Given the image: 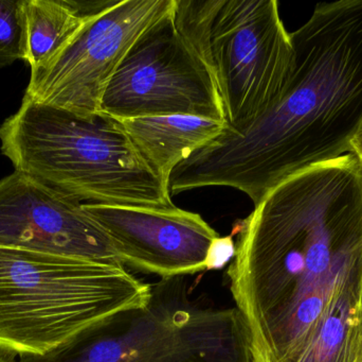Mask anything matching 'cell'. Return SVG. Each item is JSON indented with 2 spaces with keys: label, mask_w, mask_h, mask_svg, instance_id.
Masks as SVG:
<instances>
[{
  "label": "cell",
  "mask_w": 362,
  "mask_h": 362,
  "mask_svg": "<svg viewBox=\"0 0 362 362\" xmlns=\"http://www.w3.org/2000/svg\"><path fill=\"white\" fill-rule=\"evenodd\" d=\"M173 10L134 43L104 93L101 114L117 120L185 115L227 125L212 77L180 33Z\"/></svg>",
  "instance_id": "obj_7"
},
{
  "label": "cell",
  "mask_w": 362,
  "mask_h": 362,
  "mask_svg": "<svg viewBox=\"0 0 362 362\" xmlns=\"http://www.w3.org/2000/svg\"><path fill=\"white\" fill-rule=\"evenodd\" d=\"M251 358L235 308L192 293L187 276L160 278L150 303L106 319L18 362H240Z\"/></svg>",
  "instance_id": "obj_5"
},
{
  "label": "cell",
  "mask_w": 362,
  "mask_h": 362,
  "mask_svg": "<svg viewBox=\"0 0 362 362\" xmlns=\"http://www.w3.org/2000/svg\"><path fill=\"white\" fill-rule=\"evenodd\" d=\"M291 38L293 72L279 99L181 162L171 195L230 187L255 206L289 176L351 153L362 128V0L318 4Z\"/></svg>",
  "instance_id": "obj_2"
},
{
  "label": "cell",
  "mask_w": 362,
  "mask_h": 362,
  "mask_svg": "<svg viewBox=\"0 0 362 362\" xmlns=\"http://www.w3.org/2000/svg\"><path fill=\"white\" fill-rule=\"evenodd\" d=\"M240 362H253V361H252V358H248V359H247V361H240Z\"/></svg>",
  "instance_id": "obj_19"
},
{
  "label": "cell",
  "mask_w": 362,
  "mask_h": 362,
  "mask_svg": "<svg viewBox=\"0 0 362 362\" xmlns=\"http://www.w3.org/2000/svg\"><path fill=\"white\" fill-rule=\"evenodd\" d=\"M362 264L342 281L298 362H361Z\"/></svg>",
  "instance_id": "obj_12"
},
{
  "label": "cell",
  "mask_w": 362,
  "mask_h": 362,
  "mask_svg": "<svg viewBox=\"0 0 362 362\" xmlns=\"http://www.w3.org/2000/svg\"><path fill=\"white\" fill-rule=\"evenodd\" d=\"M23 0H0V68L25 61Z\"/></svg>",
  "instance_id": "obj_14"
},
{
  "label": "cell",
  "mask_w": 362,
  "mask_h": 362,
  "mask_svg": "<svg viewBox=\"0 0 362 362\" xmlns=\"http://www.w3.org/2000/svg\"><path fill=\"white\" fill-rule=\"evenodd\" d=\"M235 256V242L232 235L228 237H218L213 242L208 257H206V271L219 270L225 267Z\"/></svg>",
  "instance_id": "obj_15"
},
{
  "label": "cell",
  "mask_w": 362,
  "mask_h": 362,
  "mask_svg": "<svg viewBox=\"0 0 362 362\" xmlns=\"http://www.w3.org/2000/svg\"><path fill=\"white\" fill-rule=\"evenodd\" d=\"M119 121L138 152L168 187L181 162L218 137L227 127L221 121L185 115Z\"/></svg>",
  "instance_id": "obj_11"
},
{
  "label": "cell",
  "mask_w": 362,
  "mask_h": 362,
  "mask_svg": "<svg viewBox=\"0 0 362 362\" xmlns=\"http://www.w3.org/2000/svg\"><path fill=\"white\" fill-rule=\"evenodd\" d=\"M175 0H120L89 17L45 65L31 70L25 99L81 116L101 114V101L121 62Z\"/></svg>",
  "instance_id": "obj_8"
},
{
  "label": "cell",
  "mask_w": 362,
  "mask_h": 362,
  "mask_svg": "<svg viewBox=\"0 0 362 362\" xmlns=\"http://www.w3.org/2000/svg\"><path fill=\"white\" fill-rule=\"evenodd\" d=\"M0 150L15 171L83 204L175 208L169 187L107 115L81 116L23 98L0 125Z\"/></svg>",
  "instance_id": "obj_3"
},
{
  "label": "cell",
  "mask_w": 362,
  "mask_h": 362,
  "mask_svg": "<svg viewBox=\"0 0 362 362\" xmlns=\"http://www.w3.org/2000/svg\"><path fill=\"white\" fill-rule=\"evenodd\" d=\"M15 358L16 357L14 355L8 354V353L0 351V362H16Z\"/></svg>",
  "instance_id": "obj_17"
},
{
  "label": "cell",
  "mask_w": 362,
  "mask_h": 362,
  "mask_svg": "<svg viewBox=\"0 0 362 362\" xmlns=\"http://www.w3.org/2000/svg\"><path fill=\"white\" fill-rule=\"evenodd\" d=\"M152 291L121 264L0 247V351L45 354Z\"/></svg>",
  "instance_id": "obj_4"
},
{
  "label": "cell",
  "mask_w": 362,
  "mask_h": 362,
  "mask_svg": "<svg viewBox=\"0 0 362 362\" xmlns=\"http://www.w3.org/2000/svg\"><path fill=\"white\" fill-rule=\"evenodd\" d=\"M25 61L36 69L57 55L93 15L74 0H23Z\"/></svg>",
  "instance_id": "obj_13"
},
{
  "label": "cell",
  "mask_w": 362,
  "mask_h": 362,
  "mask_svg": "<svg viewBox=\"0 0 362 362\" xmlns=\"http://www.w3.org/2000/svg\"><path fill=\"white\" fill-rule=\"evenodd\" d=\"M0 247L122 265L84 204L18 171L0 180Z\"/></svg>",
  "instance_id": "obj_9"
},
{
  "label": "cell",
  "mask_w": 362,
  "mask_h": 362,
  "mask_svg": "<svg viewBox=\"0 0 362 362\" xmlns=\"http://www.w3.org/2000/svg\"><path fill=\"white\" fill-rule=\"evenodd\" d=\"M351 146H352L351 153L356 154L362 161V128L361 131L358 132V134L355 136L354 140H352Z\"/></svg>",
  "instance_id": "obj_16"
},
{
  "label": "cell",
  "mask_w": 362,
  "mask_h": 362,
  "mask_svg": "<svg viewBox=\"0 0 362 362\" xmlns=\"http://www.w3.org/2000/svg\"><path fill=\"white\" fill-rule=\"evenodd\" d=\"M362 263V161L289 176L236 230L228 286L253 362H298L342 281Z\"/></svg>",
  "instance_id": "obj_1"
},
{
  "label": "cell",
  "mask_w": 362,
  "mask_h": 362,
  "mask_svg": "<svg viewBox=\"0 0 362 362\" xmlns=\"http://www.w3.org/2000/svg\"><path fill=\"white\" fill-rule=\"evenodd\" d=\"M361 314H362V276H361Z\"/></svg>",
  "instance_id": "obj_18"
},
{
  "label": "cell",
  "mask_w": 362,
  "mask_h": 362,
  "mask_svg": "<svg viewBox=\"0 0 362 362\" xmlns=\"http://www.w3.org/2000/svg\"><path fill=\"white\" fill-rule=\"evenodd\" d=\"M173 16L212 77L228 129H244L279 99L293 48L278 1L175 0Z\"/></svg>",
  "instance_id": "obj_6"
},
{
  "label": "cell",
  "mask_w": 362,
  "mask_h": 362,
  "mask_svg": "<svg viewBox=\"0 0 362 362\" xmlns=\"http://www.w3.org/2000/svg\"><path fill=\"white\" fill-rule=\"evenodd\" d=\"M125 267L160 278L206 271L219 234L196 213L178 208L84 204Z\"/></svg>",
  "instance_id": "obj_10"
},
{
  "label": "cell",
  "mask_w": 362,
  "mask_h": 362,
  "mask_svg": "<svg viewBox=\"0 0 362 362\" xmlns=\"http://www.w3.org/2000/svg\"><path fill=\"white\" fill-rule=\"evenodd\" d=\"M361 362H362V358H361Z\"/></svg>",
  "instance_id": "obj_20"
}]
</instances>
